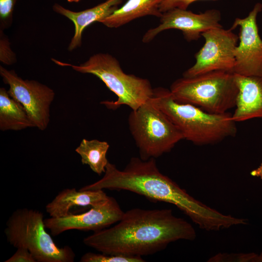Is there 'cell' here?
<instances>
[{
    "label": "cell",
    "instance_id": "18",
    "mask_svg": "<svg viewBox=\"0 0 262 262\" xmlns=\"http://www.w3.org/2000/svg\"><path fill=\"white\" fill-rule=\"evenodd\" d=\"M109 147L105 141L83 139L75 151L81 156L83 164L88 165L93 172L100 175L105 172L109 162L106 154Z\"/></svg>",
    "mask_w": 262,
    "mask_h": 262
},
{
    "label": "cell",
    "instance_id": "24",
    "mask_svg": "<svg viewBox=\"0 0 262 262\" xmlns=\"http://www.w3.org/2000/svg\"><path fill=\"white\" fill-rule=\"evenodd\" d=\"M5 262H37L32 254L27 249L19 247L16 252Z\"/></svg>",
    "mask_w": 262,
    "mask_h": 262
},
{
    "label": "cell",
    "instance_id": "21",
    "mask_svg": "<svg viewBox=\"0 0 262 262\" xmlns=\"http://www.w3.org/2000/svg\"><path fill=\"white\" fill-rule=\"evenodd\" d=\"M17 0H0V29L9 28L13 22L14 8Z\"/></svg>",
    "mask_w": 262,
    "mask_h": 262
},
{
    "label": "cell",
    "instance_id": "5",
    "mask_svg": "<svg viewBox=\"0 0 262 262\" xmlns=\"http://www.w3.org/2000/svg\"><path fill=\"white\" fill-rule=\"evenodd\" d=\"M170 90L176 101L215 114L235 108L239 92L235 74L224 71L182 77L172 83Z\"/></svg>",
    "mask_w": 262,
    "mask_h": 262
},
{
    "label": "cell",
    "instance_id": "10",
    "mask_svg": "<svg viewBox=\"0 0 262 262\" xmlns=\"http://www.w3.org/2000/svg\"><path fill=\"white\" fill-rule=\"evenodd\" d=\"M262 10V4L257 2L248 15L235 19L230 29L239 27V43L234 51L235 64L233 73L243 76L262 75V39L257 18Z\"/></svg>",
    "mask_w": 262,
    "mask_h": 262
},
{
    "label": "cell",
    "instance_id": "11",
    "mask_svg": "<svg viewBox=\"0 0 262 262\" xmlns=\"http://www.w3.org/2000/svg\"><path fill=\"white\" fill-rule=\"evenodd\" d=\"M221 19V13L217 9L195 14L187 9L173 8L163 13L160 24L147 31L143 35L142 42L148 43L159 33L169 29L181 31L188 41L197 40L203 32L213 28L222 27L219 23Z\"/></svg>",
    "mask_w": 262,
    "mask_h": 262
},
{
    "label": "cell",
    "instance_id": "2",
    "mask_svg": "<svg viewBox=\"0 0 262 262\" xmlns=\"http://www.w3.org/2000/svg\"><path fill=\"white\" fill-rule=\"evenodd\" d=\"M103 177L82 187L81 190L130 191L150 201L176 206L200 228L219 230L226 228L229 215L224 214L196 200L159 170L155 158L143 160L132 157L122 170L108 163Z\"/></svg>",
    "mask_w": 262,
    "mask_h": 262
},
{
    "label": "cell",
    "instance_id": "15",
    "mask_svg": "<svg viewBox=\"0 0 262 262\" xmlns=\"http://www.w3.org/2000/svg\"><path fill=\"white\" fill-rule=\"evenodd\" d=\"M109 196L103 190H76L67 188L60 192L46 206L50 217L58 218L70 215L71 210L78 207H90L106 201Z\"/></svg>",
    "mask_w": 262,
    "mask_h": 262
},
{
    "label": "cell",
    "instance_id": "12",
    "mask_svg": "<svg viewBox=\"0 0 262 262\" xmlns=\"http://www.w3.org/2000/svg\"><path fill=\"white\" fill-rule=\"evenodd\" d=\"M124 213L116 199L109 196L105 202L92 207L82 213L58 218L50 217L45 219L44 222L46 228L53 236L70 229L95 232L116 223Z\"/></svg>",
    "mask_w": 262,
    "mask_h": 262
},
{
    "label": "cell",
    "instance_id": "8",
    "mask_svg": "<svg viewBox=\"0 0 262 262\" xmlns=\"http://www.w3.org/2000/svg\"><path fill=\"white\" fill-rule=\"evenodd\" d=\"M201 36L205 43L195 55V64L184 72L183 77H191L214 71L233 73L234 51L239 36L230 28L226 30L222 27L209 30Z\"/></svg>",
    "mask_w": 262,
    "mask_h": 262
},
{
    "label": "cell",
    "instance_id": "6",
    "mask_svg": "<svg viewBox=\"0 0 262 262\" xmlns=\"http://www.w3.org/2000/svg\"><path fill=\"white\" fill-rule=\"evenodd\" d=\"M42 213L27 208L16 210L4 229L7 241L16 248L27 249L37 262H73L75 254L68 246L60 247L46 231Z\"/></svg>",
    "mask_w": 262,
    "mask_h": 262
},
{
    "label": "cell",
    "instance_id": "13",
    "mask_svg": "<svg viewBox=\"0 0 262 262\" xmlns=\"http://www.w3.org/2000/svg\"><path fill=\"white\" fill-rule=\"evenodd\" d=\"M235 76L239 92L233 119L238 122L262 118V75Z\"/></svg>",
    "mask_w": 262,
    "mask_h": 262
},
{
    "label": "cell",
    "instance_id": "26",
    "mask_svg": "<svg viewBox=\"0 0 262 262\" xmlns=\"http://www.w3.org/2000/svg\"><path fill=\"white\" fill-rule=\"evenodd\" d=\"M256 262H262V252L259 255L258 254Z\"/></svg>",
    "mask_w": 262,
    "mask_h": 262
},
{
    "label": "cell",
    "instance_id": "14",
    "mask_svg": "<svg viewBox=\"0 0 262 262\" xmlns=\"http://www.w3.org/2000/svg\"><path fill=\"white\" fill-rule=\"evenodd\" d=\"M122 0H106L95 6L79 12L67 9L58 3L52 6L53 10L72 21L75 31L68 50L72 51L82 45V34L85 28L92 23L108 17L118 9Z\"/></svg>",
    "mask_w": 262,
    "mask_h": 262
},
{
    "label": "cell",
    "instance_id": "25",
    "mask_svg": "<svg viewBox=\"0 0 262 262\" xmlns=\"http://www.w3.org/2000/svg\"><path fill=\"white\" fill-rule=\"evenodd\" d=\"M250 174L253 177H259L262 179V163L258 168L252 170Z\"/></svg>",
    "mask_w": 262,
    "mask_h": 262
},
{
    "label": "cell",
    "instance_id": "7",
    "mask_svg": "<svg viewBox=\"0 0 262 262\" xmlns=\"http://www.w3.org/2000/svg\"><path fill=\"white\" fill-rule=\"evenodd\" d=\"M130 131L143 160L158 158L170 151L183 137L166 115L150 99L128 118Z\"/></svg>",
    "mask_w": 262,
    "mask_h": 262
},
{
    "label": "cell",
    "instance_id": "19",
    "mask_svg": "<svg viewBox=\"0 0 262 262\" xmlns=\"http://www.w3.org/2000/svg\"><path fill=\"white\" fill-rule=\"evenodd\" d=\"M141 257H131L122 255L87 252L83 255L81 262H144Z\"/></svg>",
    "mask_w": 262,
    "mask_h": 262
},
{
    "label": "cell",
    "instance_id": "23",
    "mask_svg": "<svg viewBox=\"0 0 262 262\" xmlns=\"http://www.w3.org/2000/svg\"><path fill=\"white\" fill-rule=\"evenodd\" d=\"M198 0H163L159 5V10L163 13L175 8L187 9L191 3Z\"/></svg>",
    "mask_w": 262,
    "mask_h": 262
},
{
    "label": "cell",
    "instance_id": "22",
    "mask_svg": "<svg viewBox=\"0 0 262 262\" xmlns=\"http://www.w3.org/2000/svg\"><path fill=\"white\" fill-rule=\"evenodd\" d=\"M0 29V61L6 65H12L16 63V57L12 50L8 37Z\"/></svg>",
    "mask_w": 262,
    "mask_h": 262
},
{
    "label": "cell",
    "instance_id": "17",
    "mask_svg": "<svg viewBox=\"0 0 262 262\" xmlns=\"http://www.w3.org/2000/svg\"><path fill=\"white\" fill-rule=\"evenodd\" d=\"M35 127L22 105L12 98L4 88H0V129L19 131Z\"/></svg>",
    "mask_w": 262,
    "mask_h": 262
},
{
    "label": "cell",
    "instance_id": "1",
    "mask_svg": "<svg viewBox=\"0 0 262 262\" xmlns=\"http://www.w3.org/2000/svg\"><path fill=\"white\" fill-rule=\"evenodd\" d=\"M196 232L171 209L133 208L114 226L95 231L83 243L103 253L141 257L152 255L180 240L193 241Z\"/></svg>",
    "mask_w": 262,
    "mask_h": 262
},
{
    "label": "cell",
    "instance_id": "4",
    "mask_svg": "<svg viewBox=\"0 0 262 262\" xmlns=\"http://www.w3.org/2000/svg\"><path fill=\"white\" fill-rule=\"evenodd\" d=\"M52 61L61 66H70L77 72L94 75L101 80L117 97L115 101L101 102L109 109L115 110L125 105L135 110L152 97L153 88L148 80L126 74L117 60L108 53H96L79 65L54 59Z\"/></svg>",
    "mask_w": 262,
    "mask_h": 262
},
{
    "label": "cell",
    "instance_id": "9",
    "mask_svg": "<svg viewBox=\"0 0 262 262\" xmlns=\"http://www.w3.org/2000/svg\"><path fill=\"white\" fill-rule=\"evenodd\" d=\"M0 74L9 86V95L22 105L35 127L45 130L49 122L50 106L55 96L53 90L38 81L23 80L14 70L1 66Z\"/></svg>",
    "mask_w": 262,
    "mask_h": 262
},
{
    "label": "cell",
    "instance_id": "3",
    "mask_svg": "<svg viewBox=\"0 0 262 262\" xmlns=\"http://www.w3.org/2000/svg\"><path fill=\"white\" fill-rule=\"evenodd\" d=\"M181 133L183 139L202 146L220 142L236 135V122L232 114H212L192 104L179 102L170 89L153 88L150 98Z\"/></svg>",
    "mask_w": 262,
    "mask_h": 262
},
{
    "label": "cell",
    "instance_id": "20",
    "mask_svg": "<svg viewBox=\"0 0 262 262\" xmlns=\"http://www.w3.org/2000/svg\"><path fill=\"white\" fill-rule=\"evenodd\" d=\"M257 255L254 253H218L210 258L208 262H256Z\"/></svg>",
    "mask_w": 262,
    "mask_h": 262
},
{
    "label": "cell",
    "instance_id": "16",
    "mask_svg": "<svg viewBox=\"0 0 262 262\" xmlns=\"http://www.w3.org/2000/svg\"><path fill=\"white\" fill-rule=\"evenodd\" d=\"M163 0H128L99 22L109 28H117L136 18L146 16L161 17L159 5Z\"/></svg>",
    "mask_w": 262,
    "mask_h": 262
},
{
    "label": "cell",
    "instance_id": "27",
    "mask_svg": "<svg viewBox=\"0 0 262 262\" xmlns=\"http://www.w3.org/2000/svg\"><path fill=\"white\" fill-rule=\"evenodd\" d=\"M69 2H78L81 0H67Z\"/></svg>",
    "mask_w": 262,
    "mask_h": 262
}]
</instances>
